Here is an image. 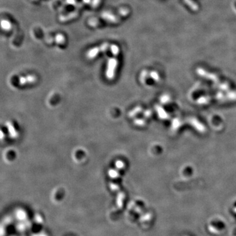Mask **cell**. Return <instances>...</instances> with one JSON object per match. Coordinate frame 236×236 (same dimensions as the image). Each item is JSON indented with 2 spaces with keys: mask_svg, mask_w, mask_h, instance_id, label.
Listing matches in <instances>:
<instances>
[{
  "mask_svg": "<svg viewBox=\"0 0 236 236\" xmlns=\"http://www.w3.org/2000/svg\"><path fill=\"white\" fill-rule=\"evenodd\" d=\"M100 2V0H93L91 5H93V7H96V6L99 4Z\"/></svg>",
  "mask_w": 236,
  "mask_h": 236,
  "instance_id": "obj_10",
  "label": "cell"
},
{
  "mask_svg": "<svg viewBox=\"0 0 236 236\" xmlns=\"http://www.w3.org/2000/svg\"><path fill=\"white\" fill-rule=\"evenodd\" d=\"M102 18L104 19L105 20L109 21V22H116L118 21V19L117 18L116 16H115L113 15H112L109 13H105L103 15H102Z\"/></svg>",
  "mask_w": 236,
  "mask_h": 236,
  "instance_id": "obj_3",
  "label": "cell"
},
{
  "mask_svg": "<svg viewBox=\"0 0 236 236\" xmlns=\"http://www.w3.org/2000/svg\"><path fill=\"white\" fill-rule=\"evenodd\" d=\"M55 41H56V43H57V44H64V41H65L64 36L62 34H60L57 35L56 37H55Z\"/></svg>",
  "mask_w": 236,
  "mask_h": 236,
  "instance_id": "obj_4",
  "label": "cell"
},
{
  "mask_svg": "<svg viewBox=\"0 0 236 236\" xmlns=\"http://www.w3.org/2000/svg\"><path fill=\"white\" fill-rule=\"evenodd\" d=\"M108 174L112 178H116L119 176V172L116 169H110L108 171Z\"/></svg>",
  "mask_w": 236,
  "mask_h": 236,
  "instance_id": "obj_5",
  "label": "cell"
},
{
  "mask_svg": "<svg viewBox=\"0 0 236 236\" xmlns=\"http://www.w3.org/2000/svg\"><path fill=\"white\" fill-rule=\"evenodd\" d=\"M115 165H116V167L118 169H122L125 167L124 163L121 160H118L116 162V163H115Z\"/></svg>",
  "mask_w": 236,
  "mask_h": 236,
  "instance_id": "obj_8",
  "label": "cell"
},
{
  "mask_svg": "<svg viewBox=\"0 0 236 236\" xmlns=\"http://www.w3.org/2000/svg\"><path fill=\"white\" fill-rule=\"evenodd\" d=\"M134 123L135 125H142L144 123V120L142 119H135L134 121Z\"/></svg>",
  "mask_w": 236,
  "mask_h": 236,
  "instance_id": "obj_9",
  "label": "cell"
},
{
  "mask_svg": "<svg viewBox=\"0 0 236 236\" xmlns=\"http://www.w3.org/2000/svg\"><path fill=\"white\" fill-rule=\"evenodd\" d=\"M118 60L116 58H111L108 60L106 76L108 80H112L115 76V71L118 66Z\"/></svg>",
  "mask_w": 236,
  "mask_h": 236,
  "instance_id": "obj_1",
  "label": "cell"
},
{
  "mask_svg": "<svg viewBox=\"0 0 236 236\" xmlns=\"http://www.w3.org/2000/svg\"><path fill=\"white\" fill-rule=\"evenodd\" d=\"M66 2L70 5H74L76 3V0H66Z\"/></svg>",
  "mask_w": 236,
  "mask_h": 236,
  "instance_id": "obj_11",
  "label": "cell"
},
{
  "mask_svg": "<svg viewBox=\"0 0 236 236\" xmlns=\"http://www.w3.org/2000/svg\"><path fill=\"white\" fill-rule=\"evenodd\" d=\"M141 111V108L140 107H136L132 110H131L129 113V117H134L137 113H138Z\"/></svg>",
  "mask_w": 236,
  "mask_h": 236,
  "instance_id": "obj_6",
  "label": "cell"
},
{
  "mask_svg": "<svg viewBox=\"0 0 236 236\" xmlns=\"http://www.w3.org/2000/svg\"><path fill=\"white\" fill-rule=\"evenodd\" d=\"M83 2L85 3L88 4V3H89L91 2V0H83Z\"/></svg>",
  "mask_w": 236,
  "mask_h": 236,
  "instance_id": "obj_12",
  "label": "cell"
},
{
  "mask_svg": "<svg viewBox=\"0 0 236 236\" xmlns=\"http://www.w3.org/2000/svg\"><path fill=\"white\" fill-rule=\"evenodd\" d=\"M110 49H111V51H112V53L113 55H115V56L118 55V53H119V48L117 45H112Z\"/></svg>",
  "mask_w": 236,
  "mask_h": 236,
  "instance_id": "obj_7",
  "label": "cell"
},
{
  "mask_svg": "<svg viewBox=\"0 0 236 236\" xmlns=\"http://www.w3.org/2000/svg\"><path fill=\"white\" fill-rule=\"evenodd\" d=\"M109 47V44L108 43H104L100 46L96 47L90 49L87 53V57L89 59H93L95 58L100 52L106 51Z\"/></svg>",
  "mask_w": 236,
  "mask_h": 236,
  "instance_id": "obj_2",
  "label": "cell"
}]
</instances>
